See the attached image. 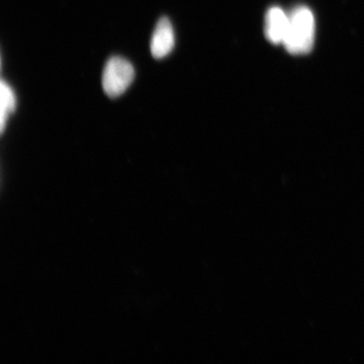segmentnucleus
I'll return each instance as SVG.
<instances>
[{"label":"nucleus","mask_w":364,"mask_h":364,"mask_svg":"<svg viewBox=\"0 0 364 364\" xmlns=\"http://www.w3.org/2000/svg\"><path fill=\"white\" fill-rule=\"evenodd\" d=\"M289 16L284 47L294 55L306 54L312 50L315 41V18L310 9L299 6Z\"/></svg>","instance_id":"f257e3e1"},{"label":"nucleus","mask_w":364,"mask_h":364,"mask_svg":"<svg viewBox=\"0 0 364 364\" xmlns=\"http://www.w3.org/2000/svg\"><path fill=\"white\" fill-rule=\"evenodd\" d=\"M135 78V69L128 60L112 57L102 74V88L107 97L116 98L128 90Z\"/></svg>","instance_id":"f03ea898"},{"label":"nucleus","mask_w":364,"mask_h":364,"mask_svg":"<svg viewBox=\"0 0 364 364\" xmlns=\"http://www.w3.org/2000/svg\"><path fill=\"white\" fill-rule=\"evenodd\" d=\"M176 45V36L171 21L167 18H161L157 23L152 39H151L150 49L153 57L162 59L169 55Z\"/></svg>","instance_id":"7ed1b4c3"},{"label":"nucleus","mask_w":364,"mask_h":364,"mask_svg":"<svg viewBox=\"0 0 364 364\" xmlns=\"http://www.w3.org/2000/svg\"><path fill=\"white\" fill-rule=\"evenodd\" d=\"M289 16L280 7H272L265 18V33L273 44H284L289 28Z\"/></svg>","instance_id":"20e7f679"},{"label":"nucleus","mask_w":364,"mask_h":364,"mask_svg":"<svg viewBox=\"0 0 364 364\" xmlns=\"http://www.w3.org/2000/svg\"><path fill=\"white\" fill-rule=\"evenodd\" d=\"M0 124H1V133L6 130V122L9 114H14L16 109V93L11 86L4 80H1L0 85Z\"/></svg>","instance_id":"39448f33"}]
</instances>
